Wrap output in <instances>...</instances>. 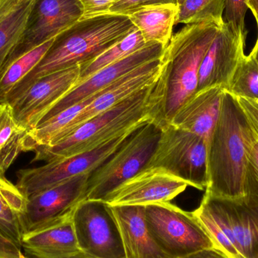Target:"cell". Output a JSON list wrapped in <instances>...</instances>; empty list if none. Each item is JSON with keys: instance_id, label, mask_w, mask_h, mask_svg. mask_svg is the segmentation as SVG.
Instances as JSON below:
<instances>
[{"instance_id": "6da1fadb", "label": "cell", "mask_w": 258, "mask_h": 258, "mask_svg": "<svg viewBox=\"0 0 258 258\" xmlns=\"http://www.w3.org/2000/svg\"><path fill=\"white\" fill-rule=\"evenodd\" d=\"M223 24L212 21L188 24L165 47L153 91V120L161 126L169 125L197 92L200 65Z\"/></svg>"}, {"instance_id": "7a4b0ae2", "label": "cell", "mask_w": 258, "mask_h": 258, "mask_svg": "<svg viewBox=\"0 0 258 258\" xmlns=\"http://www.w3.org/2000/svg\"><path fill=\"white\" fill-rule=\"evenodd\" d=\"M258 135L238 98L224 90L216 125L208 147L206 194L237 199L245 196L250 155Z\"/></svg>"}, {"instance_id": "3957f363", "label": "cell", "mask_w": 258, "mask_h": 258, "mask_svg": "<svg viewBox=\"0 0 258 258\" xmlns=\"http://www.w3.org/2000/svg\"><path fill=\"white\" fill-rule=\"evenodd\" d=\"M136 29L125 15L107 12L83 17L54 38L42 60L14 88L6 102L15 99L41 77L90 63Z\"/></svg>"}, {"instance_id": "277c9868", "label": "cell", "mask_w": 258, "mask_h": 258, "mask_svg": "<svg viewBox=\"0 0 258 258\" xmlns=\"http://www.w3.org/2000/svg\"><path fill=\"white\" fill-rule=\"evenodd\" d=\"M215 248L230 258L258 257V183L246 173L245 196L227 199L205 192L192 212Z\"/></svg>"}, {"instance_id": "5b68a950", "label": "cell", "mask_w": 258, "mask_h": 258, "mask_svg": "<svg viewBox=\"0 0 258 258\" xmlns=\"http://www.w3.org/2000/svg\"><path fill=\"white\" fill-rule=\"evenodd\" d=\"M154 84L94 116L52 145L33 149L36 156L32 162H49L91 151L153 120Z\"/></svg>"}, {"instance_id": "8992f818", "label": "cell", "mask_w": 258, "mask_h": 258, "mask_svg": "<svg viewBox=\"0 0 258 258\" xmlns=\"http://www.w3.org/2000/svg\"><path fill=\"white\" fill-rule=\"evenodd\" d=\"M162 132V127L154 120L134 131L105 162L89 174L86 200L104 201L119 185L145 169Z\"/></svg>"}, {"instance_id": "52a82bcc", "label": "cell", "mask_w": 258, "mask_h": 258, "mask_svg": "<svg viewBox=\"0 0 258 258\" xmlns=\"http://www.w3.org/2000/svg\"><path fill=\"white\" fill-rule=\"evenodd\" d=\"M207 141L174 125L162 127V135L146 168H158L206 190L209 183Z\"/></svg>"}, {"instance_id": "ba28073f", "label": "cell", "mask_w": 258, "mask_h": 258, "mask_svg": "<svg viewBox=\"0 0 258 258\" xmlns=\"http://www.w3.org/2000/svg\"><path fill=\"white\" fill-rule=\"evenodd\" d=\"M147 228L167 258H180L215 247L212 239L192 212L171 203L149 205L145 209Z\"/></svg>"}, {"instance_id": "9c48e42d", "label": "cell", "mask_w": 258, "mask_h": 258, "mask_svg": "<svg viewBox=\"0 0 258 258\" xmlns=\"http://www.w3.org/2000/svg\"><path fill=\"white\" fill-rule=\"evenodd\" d=\"M134 131L91 151L56 159L36 168L19 170L17 188L27 199L73 177L91 174L122 145Z\"/></svg>"}, {"instance_id": "30bf717a", "label": "cell", "mask_w": 258, "mask_h": 258, "mask_svg": "<svg viewBox=\"0 0 258 258\" xmlns=\"http://www.w3.org/2000/svg\"><path fill=\"white\" fill-rule=\"evenodd\" d=\"M79 248L98 258H126L120 229L111 206L86 200L72 216Z\"/></svg>"}, {"instance_id": "8fae6325", "label": "cell", "mask_w": 258, "mask_h": 258, "mask_svg": "<svg viewBox=\"0 0 258 258\" xmlns=\"http://www.w3.org/2000/svg\"><path fill=\"white\" fill-rule=\"evenodd\" d=\"M89 174L73 177L27 198L21 216L24 236L71 219L87 198Z\"/></svg>"}, {"instance_id": "7c38bea8", "label": "cell", "mask_w": 258, "mask_h": 258, "mask_svg": "<svg viewBox=\"0 0 258 258\" xmlns=\"http://www.w3.org/2000/svg\"><path fill=\"white\" fill-rule=\"evenodd\" d=\"M84 12L80 0H34L22 36L3 68L30 50L54 39L83 18Z\"/></svg>"}, {"instance_id": "4fadbf2b", "label": "cell", "mask_w": 258, "mask_h": 258, "mask_svg": "<svg viewBox=\"0 0 258 258\" xmlns=\"http://www.w3.org/2000/svg\"><path fill=\"white\" fill-rule=\"evenodd\" d=\"M81 66L53 73L33 82L22 94L9 102L15 119L28 132L80 81Z\"/></svg>"}, {"instance_id": "5bb4252c", "label": "cell", "mask_w": 258, "mask_h": 258, "mask_svg": "<svg viewBox=\"0 0 258 258\" xmlns=\"http://www.w3.org/2000/svg\"><path fill=\"white\" fill-rule=\"evenodd\" d=\"M189 186L158 168H145L119 185L105 200L110 206H144L170 203Z\"/></svg>"}, {"instance_id": "9a60e30c", "label": "cell", "mask_w": 258, "mask_h": 258, "mask_svg": "<svg viewBox=\"0 0 258 258\" xmlns=\"http://www.w3.org/2000/svg\"><path fill=\"white\" fill-rule=\"evenodd\" d=\"M165 47L166 46L165 45L159 42L148 43L144 48L109 66L105 67L83 81L77 83L74 89H71L45 113L38 125L52 117L57 113L63 111L65 109L89 98L96 92L110 87L124 76L139 68L141 65L161 58Z\"/></svg>"}, {"instance_id": "2e32d148", "label": "cell", "mask_w": 258, "mask_h": 258, "mask_svg": "<svg viewBox=\"0 0 258 258\" xmlns=\"http://www.w3.org/2000/svg\"><path fill=\"white\" fill-rule=\"evenodd\" d=\"M245 40L246 36L224 23L200 65L197 92L212 87L227 91L233 73L245 55Z\"/></svg>"}, {"instance_id": "e0dca14e", "label": "cell", "mask_w": 258, "mask_h": 258, "mask_svg": "<svg viewBox=\"0 0 258 258\" xmlns=\"http://www.w3.org/2000/svg\"><path fill=\"white\" fill-rule=\"evenodd\" d=\"M161 63L162 57L152 60L141 65L113 83L77 116L59 140L68 136L94 116L108 110L133 94L154 84L160 73Z\"/></svg>"}, {"instance_id": "ac0fdd59", "label": "cell", "mask_w": 258, "mask_h": 258, "mask_svg": "<svg viewBox=\"0 0 258 258\" xmlns=\"http://www.w3.org/2000/svg\"><path fill=\"white\" fill-rule=\"evenodd\" d=\"M224 92L221 87L196 92L179 108L170 124L202 137L209 144L219 116Z\"/></svg>"}, {"instance_id": "d6986e66", "label": "cell", "mask_w": 258, "mask_h": 258, "mask_svg": "<svg viewBox=\"0 0 258 258\" xmlns=\"http://www.w3.org/2000/svg\"><path fill=\"white\" fill-rule=\"evenodd\" d=\"M111 207L120 229L126 258H167L153 240L147 228L146 206Z\"/></svg>"}, {"instance_id": "ffe728a7", "label": "cell", "mask_w": 258, "mask_h": 258, "mask_svg": "<svg viewBox=\"0 0 258 258\" xmlns=\"http://www.w3.org/2000/svg\"><path fill=\"white\" fill-rule=\"evenodd\" d=\"M21 248L35 258H55L78 251L72 218L60 224L25 235Z\"/></svg>"}, {"instance_id": "44dd1931", "label": "cell", "mask_w": 258, "mask_h": 258, "mask_svg": "<svg viewBox=\"0 0 258 258\" xmlns=\"http://www.w3.org/2000/svg\"><path fill=\"white\" fill-rule=\"evenodd\" d=\"M178 6L161 5L143 8L129 15L146 43L159 42L166 46L172 37Z\"/></svg>"}, {"instance_id": "7402d4cb", "label": "cell", "mask_w": 258, "mask_h": 258, "mask_svg": "<svg viewBox=\"0 0 258 258\" xmlns=\"http://www.w3.org/2000/svg\"><path fill=\"white\" fill-rule=\"evenodd\" d=\"M29 132L18 124L10 104L0 103V176L16 160L21 152Z\"/></svg>"}, {"instance_id": "603a6c76", "label": "cell", "mask_w": 258, "mask_h": 258, "mask_svg": "<svg viewBox=\"0 0 258 258\" xmlns=\"http://www.w3.org/2000/svg\"><path fill=\"white\" fill-rule=\"evenodd\" d=\"M34 0H21L0 18V71L19 42Z\"/></svg>"}, {"instance_id": "cb8c5ba5", "label": "cell", "mask_w": 258, "mask_h": 258, "mask_svg": "<svg viewBox=\"0 0 258 258\" xmlns=\"http://www.w3.org/2000/svg\"><path fill=\"white\" fill-rule=\"evenodd\" d=\"M54 38L20 56L2 69L0 71V103L6 102V98L14 88L36 68L51 46Z\"/></svg>"}, {"instance_id": "d4e9b609", "label": "cell", "mask_w": 258, "mask_h": 258, "mask_svg": "<svg viewBox=\"0 0 258 258\" xmlns=\"http://www.w3.org/2000/svg\"><path fill=\"white\" fill-rule=\"evenodd\" d=\"M26 203L18 188L0 189V230L20 247L24 237L21 216Z\"/></svg>"}, {"instance_id": "484cf974", "label": "cell", "mask_w": 258, "mask_h": 258, "mask_svg": "<svg viewBox=\"0 0 258 258\" xmlns=\"http://www.w3.org/2000/svg\"><path fill=\"white\" fill-rule=\"evenodd\" d=\"M147 44L148 43H146L144 41L141 32L136 29L120 42L115 44L111 48L98 56L96 59L87 64L81 66L79 83L93 75L105 67L109 66L144 48Z\"/></svg>"}, {"instance_id": "4316f807", "label": "cell", "mask_w": 258, "mask_h": 258, "mask_svg": "<svg viewBox=\"0 0 258 258\" xmlns=\"http://www.w3.org/2000/svg\"><path fill=\"white\" fill-rule=\"evenodd\" d=\"M224 0H185L178 5L175 24L215 21L224 24Z\"/></svg>"}, {"instance_id": "83f0119b", "label": "cell", "mask_w": 258, "mask_h": 258, "mask_svg": "<svg viewBox=\"0 0 258 258\" xmlns=\"http://www.w3.org/2000/svg\"><path fill=\"white\" fill-rule=\"evenodd\" d=\"M227 92L236 98L258 102V63L251 54L244 56L238 65Z\"/></svg>"}, {"instance_id": "f1b7e54d", "label": "cell", "mask_w": 258, "mask_h": 258, "mask_svg": "<svg viewBox=\"0 0 258 258\" xmlns=\"http://www.w3.org/2000/svg\"><path fill=\"white\" fill-rule=\"evenodd\" d=\"M248 9L246 0H224V22L243 36H247L245 18Z\"/></svg>"}, {"instance_id": "f546056e", "label": "cell", "mask_w": 258, "mask_h": 258, "mask_svg": "<svg viewBox=\"0 0 258 258\" xmlns=\"http://www.w3.org/2000/svg\"><path fill=\"white\" fill-rule=\"evenodd\" d=\"M169 4L178 6L177 0H119L110 6L109 12L128 17L143 8Z\"/></svg>"}, {"instance_id": "4dcf8cb0", "label": "cell", "mask_w": 258, "mask_h": 258, "mask_svg": "<svg viewBox=\"0 0 258 258\" xmlns=\"http://www.w3.org/2000/svg\"><path fill=\"white\" fill-rule=\"evenodd\" d=\"M0 258L30 257L23 253L21 247L0 230Z\"/></svg>"}, {"instance_id": "1f68e13d", "label": "cell", "mask_w": 258, "mask_h": 258, "mask_svg": "<svg viewBox=\"0 0 258 258\" xmlns=\"http://www.w3.org/2000/svg\"><path fill=\"white\" fill-rule=\"evenodd\" d=\"M84 8V16L89 17L109 12L110 6L119 0H80Z\"/></svg>"}, {"instance_id": "d6a6232c", "label": "cell", "mask_w": 258, "mask_h": 258, "mask_svg": "<svg viewBox=\"0 0 258 258\" xmlns=\"http://www.w3.org/2000/svg\"><path fill=\"white\" fill-rule=\"evenodd\" d=\"M238 100L258 135V102L242 98H238Z\"/></svg>"}, {"instance_id": "836d02e7", "label": "cell", "mask_w": 258, "mask_h": 258, "mask_svg": "<svg viewBox=\"0 0 258 258\" xmlns=\"http://www.w3.org/2000/svg\"><path fill=\"white\" fill-rule=\"evenodd\" d=\"M180 258H230L215 247L205 248Z\"/></svg>"}, {"instance_id": "e575fe53", "label": "cell", "mask_w": 258, "mask_h": 258, "mask_svg": "<svg viewBox=\"0 0 258 258\" xmlns=\"http://www.w3.org/2000/svg\"><path fill=\"white\" fill-rule=\"evenodd\" d=\"M246 172L258 183V141L255 143L251 150Z\"/></svg>"}, {"instance_id": "d590c367", "label": "cell", "mask_w": 258, "mask_h": 258, "mask_svg": "<svg viewBox=\"0 0 258 258\" xmlns=\"http://www.w3.org/2000/svg\"><path fill=\"white\" fill-rule=\"evenodd\" d=\"M55 258H98L95 256L92 255L86 251H82L79 249L78 251H74L71 254H66V255L60 256V257Z\"/></svg>"}, {"instance_id": "8d00e7d4", "label": "cell", "mask_w": 258, "mask_h": 258, "mask_svg": "<svg viewBox=\"0 0 258 258\" xmlns=\"http://www.w3.org/2000/svg\"><path fill=\"white\" fill-rule=\"evenodd\" d=\"M247 6L248 9L252 12L253 15H254L256 21H257L258 28V0H248L247 2Z\"/></svg>"}, {"instance_id": "74e56055", "label": "cell", "mask_w": 258, "mask_h": 258, "mask_svg": "<svg viewBox=\"0 0 258 258\" xmlns=\"http://www.w3.org/2000/svg\"><path fill=\"white\" fill-rule=\"evenodd\" d=\"M16 188V185L11 183L6 177L0 176V189H14Z\"/></svg>"}, {"instance_id": "f35d334b", "label": "cell", "mask_w": 258, "mask_h": 258, "mask_svg": "<svg viewBox=\"0 0 258 258\" xmlns=\"http://www.w3.org/2000/svg\"><path fill=\"white\" fill-rule=\"evenodd\" d=\"M251 55L254 57V58L255 59L256 61L258 63V35H257V41H256L255 45H254V48H253L252 51H251Z\"/></svg>"}, {"instance_id": "ab89813d", "label": "cell", "mask_w": 258, "mask_h": 258, "mask_svg": "<svg viewBox=\"0 0 258 258\" xmlns=\"http://www.w3.org/2000/svg\"><path fill=\"white\" fill-rule=\"evenodd\" d=\"M185 0H177V3H178V5L181 4V3H183V2H184Z\"/></svg>"}, {"instance_id": "60d3db41", "label": "cell", "mask_w": 258, "mask_h": 258, "mask_svg": "<svg viewBox=\"0 0 258 258\" xmlns=\"http://www.w3.org/2000/svg\"><path fill=\"white\" fill-rule=\"evenodd\" d=\"M246 2H248V0H246Z\"/></svg>"}, {"instance_id": "b9f144b4", "label": "cell", "mask_w": 258, "mask_h": 258, "mask_svg": "<svg viewBox=\"0 0 258 258\" xmlns=\"http://www.w3.org/2000/svg\"><path fill=\"white\" fill-rule=\"evenodd\" d=\"M257 258H258V257H257Z\"/></svg>"}]
</instances>
